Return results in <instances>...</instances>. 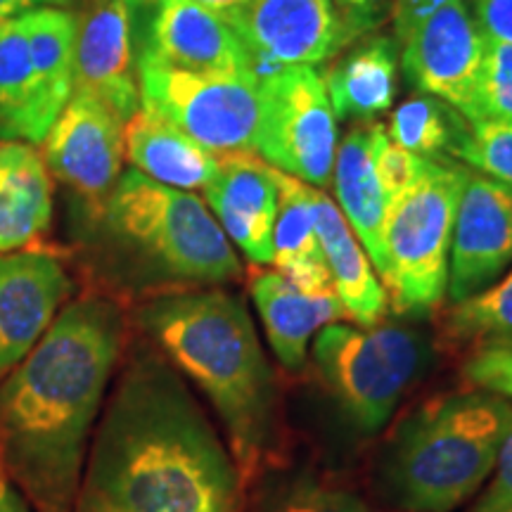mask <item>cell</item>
I'll return each instance as SVG.
<instances>
[{
  "instance_id": "obj_1",
  "label": "cell",
  "mask_w": 512,
  "mask_h": 512,
  "mask_svg": "<svg viewBox=\"0 0 512 512\" xmlns=\"http://www.w3.org/2000/svg\"><path fill=\"white\" fill-rule=\"evenodd\" d=\"M74 512H240V472L162 356L128 358L83 465Z\"/></svg>"
},
{
  "instance_id": "obj_2",
  "label": "cell",
  "mask_w": 512,
  "mask_h": 512,
  "mask_svg": "<svg viewBox=\"0 0 512 512\" xmlns=\"http://www.w3.org/2000/svg\"><path fill=\"white\" fill-rule=\"evenodd\" d=\"M124 347V316L83 297L53 320L0 387V451L38 512H74L88 439Z\"/></svg>"
},
{
  "instance_id": "obj_3",
  "label": "cell",
  "mask_w": 512,
  "mask_h": 512,
  "mask_svg": "<svg viewBox=\"0 0 512 512\" xmlns=\"http://www.w3.org/2000/svg\"><path fill=\"white\" fill-rule=\"evenodd\" d=\"M138 320L211 401L238 467L249 475L275 441L278 389L242 299L226 290L159 294L140 309Z\"/></svg>"
},
{
  "instance_id": "obj_4",
  "label": "cell",
  "mask_w": 512,
  "mask_h": 512,
  "mask_svg": "<svg viewBox=\"0 0 512 512\" xmlns=\"http://www.w3.org/2000/svg\"><path fill=\"white\" fill-rule=\"evenodd\" d=\"M83 216L88 242L133 280L214 285L242 275L207 204L136 169L121 174L98 207H83Z\"/></svg>"
},
{
  "instance_id": "obj_5",
  "label": "cell",
  "mask_w": 512,
  "mask_h": 512,
  "mask_svg": "<svg viewBox=\"0 0 512 512\" xmlns=\"http://www.w3.org/2000/svg\"><path fill=\"white\" fill-rule=\"evenodd\" d=\"M512 427V401L491 392L451 394L420 408L406 425L387 475L401 505L451 512L486 484Z\"/></svg>"
},
{
  "instance_id": "obj_6",
  "label": "cell",
  "mask_w": 512,
  "mask_h": 512,
  "mask_svg": "<svg viewBox=\"0 0 512 512\" xmlns=\"http://www.w3.org/2000/svg\"><path fill=\"white\" fill-rule=\"evenodd\" d=\"M470 169L453 159H425L420 176L389 204L382 283L403 316L430 313L446 297L453 226Z\"/></svg>"
},
{
  "instance_id": "obj_7",
  "label": "cell",
  "mask_w": 512,
  "mask_h": 512,
  "mask_svg": "<svg viewBox=\"0 0 512 512\" xmlns=\"http://www.w3.org/2000/svg\"><path fill=\"white\" fill-rule=\"evenodd\" d=\"M313 358L342 413L358 430L377 432L418 377L425 347L403 325L332 323L316 335Z\"/></svg>"
},
{
  "instance_id": "obj_8",
  "label": "cell",
  "mask_w": 512,
  "mask_h": 512,
  "mask_svg": "<svg viewBox=\"0 0 512 512\" xmlns=\"http://www.w3.org/2000/svg\"><path fill=\"white\" fill-rule=\"evenodd\" d=\"M140 107L157 114L211 155H256L259 81L216 79L171 67L155 57L136 60Z\"/></svg>"
},
{
  "instance_id": "obj_9",
  "label": "cell",
  "mask_w": 512,
  "mask_h": 512,
  "mask_svg": "<svg viewBox=\"0 0 512 512\" xmlns=\"http://www.w3.org/2000/svg\"><path fill=\"white\" fill-rule=\"evenodd\" d=\"M337 117L316 67H285L259 79L256 155L313 188L332 181Z\"/></svg>"
},
{
  "instance_id": "obj_10",
  "label": "cell",
  "mask_w": 512,
  "mask_h": 512,
  "mask_svg": "<svg viewBox=\"0 0 512 512\" xmlns=\"http://www.w3.org/2000/svg\"><path fill=\"white\" fill-rule=\"evenodd\" d=\"M133 55L185 72L259 81L233 27L195 0H126Z\"/></svg>"
},
{
  "instance_id": "obj_11",
  "label": "cell",
  "mask_w": 512,
  "mask_h": 512,
  "mask_svg": "<svg viewBox=\"0 0 512 512\" xmlns=\"http://www.w3.org/2000/svg\"><path fill=\"white\" fill-rule=\"evenodd\" d=\"M223 19L245 46L256 79L328 62L354 38L335 0H249Z\"/></svg>"
},
{
  "instance_id": "obj_12",
  "label": "cell",
  "mask_w": 512,
  "mask_h": 512,
  "mask_svg": "<svg viewBox=\"0 0 512 512\" xmlns=\"http://www.w3.org/2000/svg\"><path fill=\"white\" fill-rule=\"evenodd\" d=\"M486 36L465 0H453L401 41L403 74L418 91L472 119Z\"/></svg>"
},
{
  "instance_id": "obj_13",
  "label": "cell",
  "mask_w": 512,
  "mask_h": 512,
  "mask_svg": "<svg viewBox=\"0 0 512 512\" xmlns=\"http://www.w3.org/2000/svg\"><path fill=\"white\" fill-rule=\"evenodd\" d=\"M124 126L110 107L74 91L41 140L50 176L76 192L83 207H98L119 183Z\"/></svg>"
},
{
  "instance_id": "obj_14",
  "label": "cell",
  "mask_w": 512,
  "mask_h": 512,
  "mask_svg": "<svg viewBox=\"0 0 512 512\" xmlns=\"http://www.w3.org/2000/svg\"><path fill=\"white\" fill-rule=\"evenodd\" d=\"M512 266V188L484 174L467 178L453 226L448 299L463 302Z\"/></svg>"
},
{
  "instance_id": "obj_15",
  "label": "cell",
  "mask_w": 512,
  "mask_h": 512,
  "mask_svg": "<svg viewBox=\"0 0 512 512\" xmlns=\"http://www.w3.org/2000/svg\"><path fill=\"white\" fill-rule=\"evenodd\" d=\"M69 294L72 278L57 254L43 249L0 254V377L41 342Z\"/></svg>"
},
{
  "instance_id": "obj_16",
  "label": "cell",
  "mask_w": 512,
  "mask_h": 512,
  "mask_svg": "<svg viewBox=\"0 0 512 512\" xmlns=\"http://www.w3.org/2000/svg\"><path fill=\"white\" fill-rule=\"evenodd\" d=\"M74 91L100 100L124 124L140 110L126 0H91L76 17Z\"/></svg>"
},
{
  "instance_id": "obj_17",
  "label": "cell",
  "mask_w": 512,
  "mask_h": 512,
  "mask_svg": "<svg viewBox=\"0 0 512 512\" xmlns=\"http://www.w3.org/2000/svg\"><path fill=\"white\" fill-rule=\"evenodd\" d=\"M204 200L230 245L235 242L252 264H271L278 185L264 159L254 152L221 155L219 171L204 188Z\"/></svg>"
},
{
  "instance_id": "obj_18",
  "label": "cell",
  "mask_w": 512,
  "mask_h": 512,
  "mask_svg": "<svg viewBox=\"0 0 512 512\" xmlns=\"http://www.w3.org/2000/svg\"><path fill=\"white\" fill-rule=\"evenodd\" d=\"M252 299L264 323L268 344L287 370L304 366L313 335L347 316L335 292L309 294L294 287L278 271L254 275Z\"/></svg>"
},
{
  "instance_id": "obj_19",
  "label": "cell",
  "mask_w": 512,
  "mask_h": 512,
  "mask_svg": "<svg viewBox=\"0 0 512 512\" xmlns=\"http://www.w3.org/2000/svg\"><path fill=\"white\" fill-rule=\"evenodd\" d=\"M311 202L320 247L328 261L332 290L339 304L344 306V313L361 328L380 323L389 309V299L368 252L358 242L337 204L313 185Z\"/></svg>"
},
{
  "instance_id": "obj_20",
  "label": "cell",
  "mask_w": 512,
  "mask_h": 512,
  "mask_svg": "<svg viewBox=\"0 0 512 512\" xmlns=\"http://www.w3.org/2000/svg\"><path fill=\"white\" fill-rule=\"evenodd\" d=\"M41 152L22 140H0V254L19 252L53 221V181Z\"/></svg>"
},
{
  "instance_id": "obj_21",
  "label": "cell",
  "mask_w": 512,
  "mask_h": 512,
  "mask_svg": "<svg viewBox=\"0 0 512 512\" xmlns=\"http://www.w3.org/2000/svg\"><path fill=\"white\" fill-rule=\"evenodd\" d=\"M124 155L138 174L183 192L204 190L219 171V157L145 107L126 121Z\"/></svg>"
},
{
  "instance_id": "obj_22",
  "label": "cell",
  "mask_w": 512,
  "mask_h": 512,
  "mask_svg": "<svg viewBox=\"0 0 512 512\" xmlns=\"http://www.w3.org/2000/svg\"><path fill=\"white\" fill-rule=\"evenodd\" d=\"M273 178L278 185V219L273 228L271 264L299 290L309 294L335 292L316 230L311 185L278 169H273Z\"/></svg>"
},
{
  "instance_id": "obj_23",
  "label": "cell",
  "mask_w": 512,
  "mask_h": 512,
  "mask_svg": "<svg viewBox=\"0 0 512 512\" xmlns=\"http://www.w3.org/2000/svg\"><path fill=\"white\" fill-rule=\"evenodd\" d=\"M337 207L349 221L358 242L366 247L377 275L384 273V221H387V200L377 181L373 166V133L370 126H356L337 145L335 169H332Z\"/></svg>"
},
{
  "instance_id": "obj_24",
  "label": "cell",
  "mask_w": 512,
  "mask_h": 512,
  "mask_svg": "<svg viewBox=\"0 0 512 512\" xmlns=\"http://www.w3.org/2000/svg\"><path fill=\"white\" fill-rule=\"evenodd\" d=\"M325 88L337 119L370 121L392 107L399 83V43L375 36L361 41L328 69Z\"/></svg>"
},
{
  "instance_id": "obj_25",
  "label": "cell",
  "mask_w": 512,
  "mask_h": 512,
  "mask_svg": "<svg viewBox=\"0 0 512 512\" xmlns=\"http://www.w3.org/2000/svg\"><path fill=\"white\" fill-rule=\"evenodd\" d=\"M55 121L50 119L31 64L27 34L19 15L0 22V140L38 145Z\"/></svg>"
},
{
  "instance_id": "obj_26",
  "label": "cell",
  "mask_w": 512,
  "mask_h": 512,
  "mask_svg": "<svg viewBox=\"0 0 512 512\" xmlns=\"http://www.w3.org/2000/svg\"><path fill=\"white\" fill-rule=\"evenodd\" d=\"M19 22L27 34L43 102L55 121L74 93L76 17L55 5H36L19 12Z\"/></svg>"
},
{
  "instance_id": "obj_27",
  "label": "cell",
  "mask_w": 512,
  "mask_h": 512,
  "mask_svg": "<svg viewBox=\"0 0 512 512\" xmlns=\"http://www.w3.org/2000/svg\"><path fill=\"white\" fill-rule=\"evenodd\" d=\"M467 131H470V121L463 114L446 105L444 100L422 93L403 100L396 107L387 136L403 150L422 159H444V155H458Z\"/></svg>"
},
{
  "instance_id": "obj_28",
  "label": "cell",
  "mask_w": 512,
  "mask_h": 512,
  "mask_svg": "<svg viewBox=\"0 0 512 512\" xmlns=\"http://www.w3.org/2000/svg\"><path fill=\"white\" fill-rule=\"evenodd\" d=\"M448 332L467 342H482L512 332V266L489 287L453 304L448 313Z\"/></svg>"
},
{
  "instance_id": "obj_29",
  "label": "cell",
  "mask_w": 512,
  "mask_h": 512,
  "mask_svg": "<svg viewBox=\"0 0 512 512\" xmlns=\"http://www.w3.org/2000/svg\"><path fill=\"white\" fill-rule=\"evenodd\" d=\"M475 121L512 124V43L508 41L486 38L470 124Z\"/></svg>"
},
{
  "instance_id": "obj_30",
  "label": "cell",
  "mask_w": 512,
  "mask_h": 512,
  "mask_svg": "<svg viewBox=\"0 0 512 512\" xmlns=\"http://www.w3.org/2000/svg\"><path fill=\"white\" fill-rule=\"evenodd\" d=\"M456 159L512 188V124L508 121L470 124Z\"/></svg>"
},
{
  "instance_id": "obj_31",
  "label": "cell",
  "mask_w": 512,
  "mask_h": 512,
  "mask_svg": "<svg viewBox=\"0 0 512 512\" xmlns=\"http://www.w3.org/2000/svg\"><path fill=\"white\" fill-rule=\"evenodd\" d=\"M370 133H373V166L389 209V204L415 183L425 159L396 145L382 124L370 126Z\"/></svg>"
},
{
  "instance_id": "obj_32",
  "label": "cell",
  "mask_w": 512,
  "mask_h": 512,
  "mask_svg": "<svg viewBox=\"0 0 512 512\" xmlns=\"http://www.w3.org/2000/svg\"><path fill=\"white\" fill-rule=\"evenodd\" d=\"M465 377L484 392L512 401V332L477 342L465 363Z\"/></svg>"
},
{
  "instance_id": "obj_33",
  "label": "cell",
  "mask_w": 512,
  "mask_h": 512,
  "mask_svg": "<svg viewBox=\"0 0 512 512\" xmlns=\"http://www.w3.org/2000/svg\"><path fill=\"white\" fill-rule=\"evenodd\" d=\"M278 512H370V508L351 491L304 484L285 498Z\"/></svg>"
},
{
  "instance_id": "obj_34",
  "label": "cell",
  "mask_w": 512,
  "mask_h": 512,
  "mask_svg": "<svg viewBox=\"0 0 512 512\" xmlns=\"http://www.w3.org/2000/svg\"><path fill=\"white\" fill-rule=\"evenodd\" d=\"M486 482L470 512H512V427Z\"/></svg>"
},
{
  "instance_id": "obj_35",
  "label": "cell",
  "mask_w": 512,
  "mask_h": 512,
  "mask_svg": "<svg viewBox=\"0 0 512 512\" xmlns=\"http://www.w3.org/2000/svg\"><path fill=\"white\" fill-rule=\"evenodd\" d=\"M467 5L486 38L512 43V0H470Z\"/></svg>"
},
{
  "instance_id": "obj_36",
  "label": "cell",
  "mask_w": 512,
  "mask_h": 512,
  "mask_svg": "<svg viewBox=\"0 0 512 512\" xmlns=\"http://www.w3.org/2000/svg\"><path fill=\"white\" fill-rule=\"evenodd\" d=\"M339 15L344 17L351 36H361L382 22L392 0H335Z\"/></svg>"
},
{
  "instance_id": "obj_37",
  "label": "cell",
  "mask_w": 512,
  "mask_h": 512,
  "mask_svg": "<svg viewBox=\"0 0 512 512\" xmlns=\"http://www.w3.org/2000/svg\"><path fill=\"white\" fill-rule=\"evenodd\" d=\"M448 3H453V0H392L396 43H401L418 24Z\"/></svg>"
},
{
  "instance_id": "obj_38",
  "label": "cell",
  "mask_w": 512,
  "mask_h": 512,
  "mask_svg": "<svg viewBox=\"0 0 512 512\" xmlns=\"http://www.w3.org/2000/svg\"><path fill=\"white\" fill-rule=\"evenodd\" d=\"M0 512H31L27 498L5 477H0Z\"/></svg>"
},
{
  "instance_id": "obj_39",
  "label": "cell",
  "mask_w": 512,
  "mask_h": 512,
  "mask_svg": "<svg viewBox=\"0 0 512 512\" xmlns=\"http://www.w3.org/2000/svg\"><path fill=\"white\" fill-rule=\"evenodd\" d=\"M36 5H53L50 0H0V22L19 15L22 10L36 8Z\"/></svg>"
},
{
  "instance_id": "obj_40",
  "label": "cell",
  "mask_w": 512,
  "mask_h": 512,
  "mask_svg": "<svg viewBox=\"0 0 512 512\" xmlns=\"http://www.w3.org/2000/svg\"><path fill=\"white\" fill-rule=\"evenodd\" d=\"M195 3L204 5V8H209L211 12H216V15L230 17V15H233V12H238L240 8H245L249 0H195Z\"/></svg>"
},
{
  "instance_id": "obj_41",
  "label": "cell",
  "mask_w": 512,
  "mask_h": 512,
  "mask_svg": "<svg viewBox=\"0 0 512 512\" xmlns=\"http://www.w3.org/2000/svg\"><path fill=\"white\" fill-rule=\"evenodd\" d=\"M50 3H53V5L57 3V5H60V3H64V0H50Z\"/></svg>"
}]
</instances>
